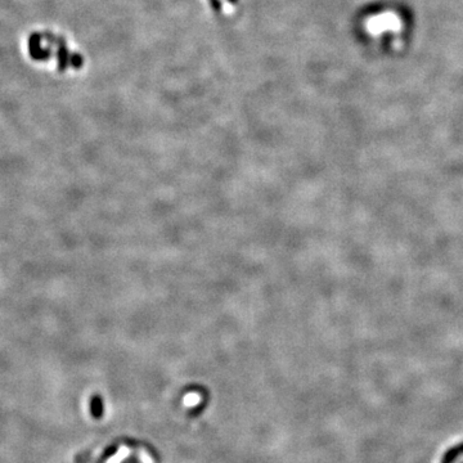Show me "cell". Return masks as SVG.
Segmentation results:
<instances>
[{
	"mask_svg": "<svg viewBox=\"0 0 463 463\" xmlns=\"http://www.w3.org/2000/svg\"><path fill=\"white\" fill-rule=\"evenodd\" d=\"M211 4L212 7H214V9H216V11H220V8H222V4H220L219 0H211Z\"/></svg>",
	"mask_w": 463,
	"mask_h": 463,
	"instance_id": "2",
	"label": "cell"
},
{
	"mask_svg": "<svg viewBox=\"0 0 463 463\" xmlns=\"http://www.w3.org/2000/svg\"><path fill=\"white\" fill-rule=\"evenodd\" d=\"M230 3H237V0H229Z\"/></svg>",
	"mask_w": 463,
	"mask_h": 463,
	"instance_id": "3",
	"label": "cell"
},
{
	"mask_svg": "<svg viewBox=\"0 0 463 463\" xmlns=\"http://www.w3.org/2000/svg\"><path fill=\"white\" fill-rule=\"evenodd\" d=\"M92 409L93 412H95V416L99 417L100 416L99 412H102V401H100L99 396H94V398L92 399Z\"/></svg>",
	"mask_w": 463,
	"mask_h": 463,
	"instance_id": "1",
	"label": "cell"
}]
</instances>
